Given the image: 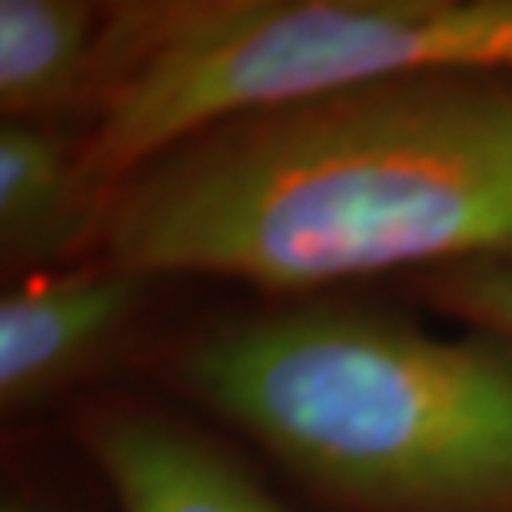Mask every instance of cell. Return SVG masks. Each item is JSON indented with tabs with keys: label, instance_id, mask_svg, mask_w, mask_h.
<instances>
[{
	"label": "cell",
	"instance_id": "obj_1",
	"mask_svg": "<svg viewBox=\"0 0 512 512\" xmlns=\"http://www.w3.org/2000/svg\"><path fill=\"white\" fill-rule=\"evenodd\" d=\"M100 260L273 293L512 260V87L419 77L220 120L107 200Z\"/></svg>",
	"mask_w": 512,
	"mask_h": 512
},
{
	"label": "cell",
	"instance_id": "obj_2",
	"mask_svg": "<svg viewBox=\"0 0 512 512\" xmlns=\"http://www.w3.org/2000/svg\"><path fill=\"white\" fill-rule=\"evenodd\" d=\"M203 403L366 512H512V346L293 306L187 356Z\"/></svg>",
	"mask_w": 512,
	"mask_h": 512
},
{
	"label": "cell",
	"instance_id": "obj_3",
	"mask_svg": "<svg viewBox=\"0 0 512 512\" xmlns=\"http://www.w3.org/2000/svg\"><path fill=\"white\" fill-rule=\"evenodd\" d=\"M512 74V0H133L104 7L80 173L100 207L220 120L419 77Z\"/></svg>",
	"mask_w": 512,
	"mask_h": 512
},
{
	"label": "cell",
	"instance_id": "obj_4",
	"mask_svg": "<svg viewBox=\"0 0 512 512\" xmlns=\"http://www.w3.org/2000/svg\"><path fill=\"white\" fill-rule=\"evenodd\" d=\"M147 280L104 260L44 273L0 300V403L24 409L104 356Z\"/></svg>",
	"mask_w": 512,
	"mask_h": 512
},
{
	"label": "cell",
	"instance_id": "obj_5",
	"mask_svg": "<svg viewBox=\"0 0 512 512\" xmlns=\"http://www.w3.org/2000/svg\"><path fill=\"white\" fill-rule=\"evenodd\" d=\"M84 443L120 512H293L173 419L114 409L90 419Z\"/></svg>",
	"mask_w": 512,
	"mask_h": 512
},
{
	"label": "cell",
	"instance_id": "obj_6",
	"mask_svg": "<svg viewBox=\"0 0 512 512\" xmlns=\"http://www.w3.org/2000/svg\"><path fill=\"white\" fill-rule=\"evenodd\" d=\"M104 207L80 173V147L47 124H0V250L14 266H47L100 237Z\"/></svg>",
	"mask_w": 512,
	"mask_h": 512
},
{
	"label": "cell",
	"instance_id": "obj_7",
	"mask_svg": "<svg viewBox=\"0 0 512 512\" xmlns=\"http://www.w3.org/2000/svg\"><path fill=\"white\" fill-rule=\"evenodd\" d=\"M104 7L84 0H0V114L44 124L94 100Z\"/></svg>",
	"mask_w": 512,
	"mask_h": 512
},
{
	"label": "cell",
	"instance_id": "obj_8",
	"mask_svg": "<svg viewBox=\"0 0 512 512\" xmlns=\"http://www.w3.org/2000/svg\"><path fill=\"white\" fill-rule=\"evenodd\" d=\"M429 300L489 340L512 346V263L449 266L429 280Z\"/></svg>",
	"mask_w": 512,
	"mask_h": 512
},
{
	"label": "cell",
	"instance_id": "obj_9",
	"mask_svg": "<svg viewBox=\"0 0 512 512\" xmlns=\"http://www.w3.org/2000/svg\"><path fill=\"white\" fill-rule=\"evenodd\" d=\"M0 512H37V509H27V506H17V503H7Z\"/></svg>",
	"mask_w": 512,
	"mask_h": 512
}]
</instances>
